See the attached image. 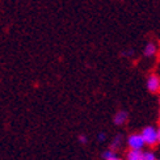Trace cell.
Masks as SVG:
<instances>
[{
    "label": "cell",
    "mask_w": 160,
    "mask_h": 160,
    "mask_svg": "<svg viewBox=\"0 0 160 160\" xmlns=\"http://www.w3.org/2000/svg\"><path fill=\"white\" fill-rule=\"evenodd\" d=\"M112 160H121V159H119V158H116V159H112Z\"/></svg>",
    "instance_id": "obj_13"
},
{
    "label": "cell",
    "mask_w": 160,
    "mask_h": 160,
    "mask_svg": "<svg viewBox=\"0 0 160 160\" xmlns=\"http://www.w3.org/2000/svg\"><path fill=\"white\" fill-rule=\"evenodd\" d=\"M158 134H159V143H160V126L158 128Z\"/></svg>",
    "instance_id": "obj_12"
},
{
    "label": "cell",
    "mask_w": 160,
    "mask_h": 160,
    "mask_svg": "<svg viewBox=\"0 0 160 160\" xmlns=\"http://www.w3.org/2000/svg\"><path fill=\"white\" fill-rule=\"evenodd\" d=\"M159 117H160V116H159Z\"/></svg>",
    "instance_id": "obj_15"
},
{
    "label": "cell",
    "mask_w": 160,
    "mask_h": 160,
    "mask_svg": "<svg viewBox=\"0 0 160 160\" xmlns=\"http://www.w3.org/2000/svg\"><path fill=\"white\" fill-rule=\"evenodd\" d=\"M79 142L82 144H85L87 143V137L85 135H79Z\"/></svg>",
    "instance_id": "obj_11"
},
{
    "label": "cell",
    "mask_w": 160,
    "mask_h": 160,
    "mask_svg": "<svg viewBox=\"0 0 160 160\" xmlns=\"http://www.w3.org/2000/svg\"><path fill=\"white\" fill-rule=\"evenodd\" d=\"M121 143H122V137H121V135H116L114 139H113L112 144H110V148L116 151V150L119 147V146H121Z\"/></svg>",
    "instance_id": "obj_8"
},
{
    "label": "cell",
    "mask_w": 160,
    "mask_h": 160,
    "mask_svg": "<svg viewBox=\"0 0 160 160\" xmlns=\"http://www.w3.org/2000/svg\"><path fill=\"white\" fill-rule=\"evenodd\" d=\"M97 139H98L100 142H104L105 139H106V134H105V132H100L98 137H97Z\"/></svg>",
    "instance_id": "obj_10"
},
{
    "label": "cell",
    "mask_w": 160,
    "mask_h": 160,
    "mask_svg": "<svg viewBox=\"0 0 160 160\" xmlns=\"http://www.w3.org/2000/svg\"><path fill=\"white\" fill-rule=\"evenodd\" d=\"M142 160H158V159H156V156H155L154 152H151V151H146V152H143Z\"/></svg>",
    "instance_id": "obj_9"
},
{
    "label": "cell",
    "mask_w": 160,
    "mask_h": 160,
    "mask_svg": "<svg viewBox=\"0 0 160 160\" xmlns=\"http://www.w3.org/2000/svg\"><path fill=\"white\" fill-rule=\"evenodd\" d=\"M128 146L131 148V150H142L144 146H146V142L142 137V134H131L129 135L128 138Z\"/></svg>",
    "instance_id": "obj_2"
},
{
    "label": "cell",
    "mask_w": 160,
    "mask_h": 160,
    "mask_svg": "<svg viewBox=\"0 0 160 160\" xmlns=\"http://www.w3.org/2000/svg\"><path fill=\"white\" fill-rule=\"evenodd\" d=\"M142 156H143L142 150H131L130 148L128 155H126V160H142Z\"/></svg>",
    "instance_id": "obj_6"
},
{
    "label": "cell",
    "mask_w": 160,
    "mask_h": 160,
    "mask_svg": "<svg viewBox=\"0 0 160 160\" xmlns=\"http://www.w3.org/2000/svg\"><path fill=\"white\" fill-rule=\"evenodd\" d=\"M142 137L146 142V146H150V147H154L159 143V134H158V129L154 126H146L142 130Z\"/></svg>",
    "instance_id": "obj_1"
},
{
    "label": "cell",
    "mask_w": 160,
    "mask_h": 160,
    "mask_svg": "<svg viewBox=\"0 0 160 160\" xmlns=\"http://www.w3.org/2000/svg\"><path fill=\"white\" fill-rule=\"evenodd\" d=\"M116 158H118V156L116 155L114 150H112V148L106 150L104 154H102V159H104V160H112V159H116Z\"/></svg>",
    "instance_id": "obj_7"
},
{
    "label": "cell",
    "mask_w": 160,
    "mask_h": 160,
    "mask_svg": "<svg viewBox=\"0 0 160 160\" xmlns=\"http://www.w3.org/2000/svg\"><path fill=\"white\" fill-rule=\"evenodd\" d=\"M147 89L152 93L160 91V76L156 74H151L147 78Z\"/></svg>",
    "instance_id": "obj_3"
},
{
    "label": "cell",
    "mask_w": 160,
    "mask_h": 160,
    "mask_svg": "<svg viewBox=\"0 0 160 160\" xmlns=\"http://www.w3.org/2000/svg\"><path fill=\"white\" fill-rule=\"evenodd\" d=\"M128 117H129L128 112H125V110H119V112H117V113H116V116H114V119H113V122H114V125H117V126H121V125H123L126 121H128Z\"/></svg>",
    "instance_id": "obj_5"
},
{
    "label": "cell",
    "mask_w": 160,
    "mask_h": 160,
    "mask_svg": "<svg viewBox=\"0 0 160 160\" xmlns=\"http://www.w3.org/2000/svg\"><path fill=\"white\" fill-rule=\"evenodd\" d=\"M158 160H160V159H158Z\"/></svg>",
    "instance_id": "obj_14"
},
{
    "label": "cell",
    "mask_w": 160,
    "mask_h": 160,
    "mask_svg": "<svg viewBox=\"0 0 160 160\" xmlns=\"http://www.w3.org/2000/svg\"><path fill=\"white\" fill-rule=\"evenodd\" d=\"M156 52H158V46H156L154 42L146 43L144 49H143V54H144V57L152 58V57H155V55H156Z\"/></svg>",
    "instance_id": "obj_4"
}]
</instances>
